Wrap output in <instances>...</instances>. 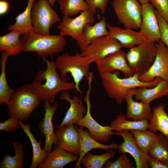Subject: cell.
I'll use <instances>...</instances> for the list:
<instances>
[{"mask_svg": "<svg viewBox=\"0 0 168 168\" xmlns=\"http://www.w3.org/2000/svg\"><path fill=\"white\" fill-rule=\"evenodd\" d=\"M43 60L46 64V68L37 72L31 85L41 100L53 104L60 91L72 90L75 88V84L61 79L53 60L50 61L46 58Z\"/></svg>", "mask_w": 168, "mask_h": 168, "instance_id": "cell-1", "label": "cell"}, {"mask_svg": "<svg viewBox=\"0 0 168 168\" xmlns=\"http://www.w3.org/2000/svg\"><path fill=\"white\" fill-rule=\"evenodd\" d=\"M119 72L99 73L101 85L109 97L114 99L118 104L125 100L128 91L130 89L142 87L152 88L156 85L161 79L156 78L148 82L141 81L136 74L130 77L121 78Z\"/></svg>", "mask_w": 168, "mask_h": 168, "instance_id": "cell-2", "label": "cell"}, {"mask_svg": "<svg viewBox=\"0 0 168 168\" xmlns=\"http://www.w3.org/2000/svg\"><path fill=\"white\" fill-rule=\"evenodd\" d=\"M54 63L62 80L68 81L66 75L68 73L71 74L75 84V89L81 95L80 83L85 77L87 79L92 60L81 52H76L73 55L65 53L58 56Z\"/></svg>", "mask_w": 168, "mask_h": 168, "instance_id": "cell-3", "label": "cell"}, {"mask_svg": "<svg viewBox=\"0 0 168 168\" xmlns=\"http://www.w3.org/2000/svg\"><path fill=\"white\" fill-rule=\"evenodd\" d=\"M21 40L22 52H35L43 60L62 51L67 44L65 38L60 35H44L34 31L22 35Z\"/></svg>", "mask_w": 168, "mask_h": 168, "instance_id": "cell-4", "label": "cell"}, {"mask_svg": "<svg viewBox=\"0 0 168 168\" xmlns=\"http://www.w3.org/2000/svg\"><path fill=\"white\" fill-rule=\"evenodd\" d=\"M41 100L31 84L25 85L16 89L7 105L9 115L21 121L26 120Z\"/></svg>", "mask_w": 168, "mask_h": 168, "instance_id": "cell-5", "label": "cell"}, {"mask_svg": "<svg viewBox=\"0 0 168 168\" xmlns=\"http://www.w3.org/2000/svg\"><path fill=\"white\" fill-rule=\"evenodd\" d=\"M157 51L156 44L149 40L129 49L126 53V58L134 74L139 76L148 71L155 60Z\"/></svg>", "mask_w": 168, "mask_h": 168, "instance_id": "cell-6", "label": "cell"}, {"mask_svg": "<svg viewBox=\"0 0 168 168\" xmlns=\"http://www.w3.org/2000/svg\"><path fill=\"white\" fill-rule=\"evenodd\" d=\"M48 0H38L33 4L31 12L34 31L39 34L50 35V30L61 20Z\"/></svg>", "mask_w": 168, "mask_h": 168, "instance_id": "cell-7", "label": "cell"}, {"mask_svg": "<svg viewBox=\"0 0 168 168\" xmlns=\"http://www.w3.org/2000/svg\"><path fill=\"white\" fill-rule=\"evenodd\" d=\"M93 74L90 73L88 77V88L86 92L84 101L86 105V113L84 117L75 124L88 129L90 136L98 142L105 143L107 142L116 132H112L110 125L103 126L99 124L92 117L91 113V104L90 100Z\"/></svg>", "mask_w": 168, "mask_h": 168, "instance_id": "cell-8", "label": "cell"}, {"mask_svg": "<svg viewBox=\"0 0 168 168\" xmlns=\"http://www.w3.org/2000/svg\"><path fill=\"white\" fill-rule=\"evenodd\" d=\"M112 7L119 23L125 28H140L142 4L137 0H114Z\"/></svg>", "mask_w": 168, "mask_h": 168, "instance_id": "cell-9", "label": "cell"}, {"mask_svg": "<svg viewBox=\"0 0 168 168\" xmlns=\"http://www.w3.org/2000/svg\"><path fill=\"white\" fill-rule=\"evenodd\" d=\"M95 14L89 8L81 12L74 18L63 16L57 26L59 35L71 37L76 41L82 35L84 29L88 24L92 25L95 22Z\"/></svg>", "mask_w": 168, "mask_h": 168, "instance_id": "cell-10", "label": "cell"}, {"mask_svg": "<svg viewBox=\"0 0 168 168\" xmlns=\"http://www.w3.org/2000/svg\"><path fill=\"white\" fill-rule=\"evenodd\" d=\"M156 44L157 51L153 64L148 71L139 76V78L148 82L159 78L168 82V48L161 40Z\"/></svg>", "mask_w": 168, "mask_h": 168, "instance_id": "cell-11", "label": "cell"}, {"mask_svg": "<svg viewBox=\"0 0 168 168\" xmlns=\"http://www.w3.org/2000/svg\"><path fill=\"white\" fill-rule=\"evenodd\" d=\"M122 48L117 40L108 35L100 37L93 41L82 53L95 63L121 50Z\"/></svg>", "mask_w": 168, "mask_h": 168, "instance_id": "cell-12", "label": "cell"}, {"mask_svg": "<svg viewBox=\"0 0 168 168\" xmlns=\"http://www.w3.org/2000/svg\"><path fill=\"white\" fill-rule=\"evenodd\" d=\"M99 73H112L121 72L125 77L133 76L134 73L129 66L126 58V53L121 50L111 54L95 62Z\"/></svg>", "mask_w": 168, "mask_h": 168, "instance_id": "cell-13", "label": "cell"}, {"mask_svg": "<svg viewBox=\"0 0 168 168\" xmlns=\"http://www.w3.org/2000/svg\"><path fill=\"white\" fill-rule=\"evenodd\" d=\"M116 135L121 136L123 142L119 145L118 152L120 154L128 153L133 158L137 168H148L149 156L138 147L133 134L128 130L116 132Z\"/></svg>", "mask_w": 168, "mask_h": 168, "instance_id": "cell-14", "label": "cell"}, {"mask_svg": "<svg viewBox=\"0 0 168 168\" xmlns=\"http://www.w3.org/2000/svg\"><path fill=\"white\" fill-rule=\"evenodd\" d=\"M58 104L54 103L53 105L48 101H45L44 107L45 113L43 121L39 122L38 126L40 133L45 138V142L44 149L48 153L51 151L52 146H57L58 139L54 132L52 124V119L57 110Z\"/></svg>", "mask_w": 168, "mask_h": 168, "instance_id": "cell-15", "label": "cell"}, {"mask_svg": "<svg viewBox=\"0 0 168 168\" xmlns=\"http://www.w3.org/2000/svg\"><path fill=\"white\" fill-rule=\"evenodd\" d=\"M139 31L153 42L160 40V32L155 10L150 2L142 4V21Z\"/></svg>", "mask_w": 168, "mask_h": 168, "instance_id": "cell-16", "label": "cell"}, {"mask_svg": "<svg viewBox=\"0 0 168 168\" xmlns=\"http://www.w3.org/2000/svg\"><path fill=\"white\" fill-rule=\"evenodd\" d=\"M55 133L58 139L57 146L79 157L80 135L74 124L58 128Z\"/></svg>", "mask_w": 168, "mask_h": 168, "instance_id": "cell-17", "label": "cell"}, {"mask_svg": "<svg viewBox=\"0 0 168 168\" xmlns=\"http://www.w3.org/2000/svg\"><path fill=\"white\" fill-rule=\"evenodd\" d=\"M109 34L108 35L117 40L122 47L131 49L148 40L139 31L125 28L122 29L107 23Z\"/></svg>", "mask_w": 168, "mask_h": 168, "instance_id": "cell-18", "label": "cell"}, {"mask_svg": "<svg viewBox=\"0 0 168 168\" xmlns=\"http://www.w3.org/2000/svg\"><path fill=\"white\" fill-rule=\"evenodd\" d=\"M59 99L68 102L70 107L61 123L57 127V128L75 124L83 118L86 114V108L78 96H74L71 98L70 94L67 91H64L60 95Z\"/></svg>", "mask_w": 168, "mask_h": 168, "instance_id": "cell-19", "label": "cell"}, {"mask_svg": "<svg viewBox=\"0 0 168 168\" xmlns=\"http://www.w3.org/2000/svg\"><path fill=\"white\" fill-rule=\"evenodd\" d=\"M109 34L106 18L103 16L99 22L94 25L88 24L86 26L82 35L76 40V44L82 53L93 41Z\"/></svg>", "mask_w": 168, "mask_h": 168, "instance_id": "cell-20", "label": "cell"}, {"mask_svg": "<svg viewBox=\"0 0 168 168\" xmlns=\"http://www.w3.org/2000/svg\"><path fill=\"white\" fill-rule=\"evenodd\" d=\"M75 127L79 132L80 135V155L74 168H81V164L83 157L87 152L94 149L99 148L108 151L111 149L118 150L119 145L114 143L106 145L100 143L91 137L89 134L88 130L84 131L82 127Z\"/></svg>", "mask_w": 168, "mask_h": 168, "instance_id": "cell-21", "label": "cell"}, {"mask_svg": "<svg viewBox=\"0 0 168 168\" xmlns=\"http://www.w3.org/2000/svg\"><path fill=\"white\" fill-rule=\"evenodd\" d=\"M133 96V94L129 90L125 99L127 104L126 118L134 121L149 120L152 113L150 104L142 101H135Z\"/></svg>", "mask_w": 168, "mask_h": 168, "instance_id": "cell-22", "label": "cell"}, {"mask_svg": "<svg viewBox=\"0 0 168 168\" xmlns=\"http://www.w3.org/2000/svg\"><path fill=\"white\" fill-rule=\"evenodd\" d=\"M130 90L133 94L136 100L150 104L154 100L168 96V82L162 80L152 88L142 87Z\"/></svg>", "mask_w": 168, "mask_h": 168, "instance_id": "cell-23", "label": "cell"}, {"mask_svg": "<svg viewBox=\"0 0 168 168\" xmlns=\"http://www.w3.org/2000/svg\"><path fill=\"white\" fill-rule=\"evenodd\" d=\"M79 157L58 147L48 153L43 163L39 168H63L68 164L77 162Z\"/></svg>", "mask_w": 168, "mask_h": 168, "instance_id": "cell-24", "label": "cell"}, {"mask_svg": "<svg viewBox=\"0 0 168 168\" xmlns=\"http://www.w3.org/2000/svg\"><path fill=\"white\" fill-rule=\"evenodd\" d=\"M148 129L155 133L159 132L168 138V114L165 110L164 103L153 108L148 120Z\"/></svg>", "mask_w": 168, "mask_h": 168, "instance_id": "cell-25", "label": "cell"}, {"mask_svg": "<svg viewBox=\"0 0 168 168\" xmlns=\"http://www.w3.org/2000/svg\"><path fill=\"white\" fill-rule=\"evenodd\" d=\"M21 33L12 30L0 37V51L5 52L10 56H15L22 52Z\"/></svg>", "mask_w": 168, "mask_h": 168, "instance_id": "cell-26", "label": "cell"}, {"mask_svg": "<svg viewBox=\"0 0 168 168\" xmlns=\"http://www.w3.org/2000/svg\"><path fill=\"white\" fill-rule=\"evenodd\" d=\"M112 131L119 133L123 130H146L148 129V120L140 121L130 120L125 115L120 113L111 122Z\"/></svg>", "mask_w": 168, "mask_h": 168, "instance_id": "cell-27", "label": "cell"}, {"mask_svg": "<svg viewBox=\"0 0 168 168\" xmlns=\"http://www.w3.org/2000/svg\"><path fill=\"white\" fill-rule=\"evenodd\" d=\"M35 1V0H28L25 10L16 17L15 22L8 26L9 30L18 31L22 35L34 31L31 22V12L33 4Z\"/></svg>", "mask_w": 168, "mask_h": 168, "instance_id": "cell-28", "label": "cell"}, {"mask_svg": "<svg viewBox=\"0 0 168 168\" xmlns=\"http://www.w3.org/2000/svg\"><path fill=\"white\" fill-rule=\"evenodd\" d=\"M20 127L29 138L32 147L33 157L29 168H36L41 165L45 159L48 153L41 148V141L38 142L30 132V125L24 124L19 120Z\"/></svg>", "mask_w": 168, "mask_h": 168, "instance_id": "cell-29", "label": "cell"}, {"mask_svg": "<svg viewBox=\"0 0 168 168\" xmlns=\"http://www.w3.org/2000/svg\"><path fill=\"white\" fill-rule=\"evenodd\" d=\"M1 54L0 75V105L4 103L7 105L11 100L15 91L10 88L7 82L6 74V63L10 56L5 52H2Z\"/></svg>", "mask_w": 168, "mask_h": 168, "instance_id": "cell-30", "label": "cell"}, {"mask_svg": "<svg viewBox=\"0 0 168 168\" xmlns=\"http://www.w3.org/2000/svg\"><path fill=\"white\" fill-rule=\"evenodd\" d=\"M135 142L139 148L147 154L157 141L158 135L149 130H131Z\"/></svg>", "mask_w": 168, "mask_h": 168, "instance_id": "cell-31", "label": "cell"}, {"mask_svg": "<svg viewBox=\"0 0 168 168\" xmlns=\"http://www.w3.org/2000/svg\"><path fill=\"white\" fill-rule=\"evenodd\" d=\"M15 151V155L11 156L10 154H5L0 163V168H22V161L25 158V152L23 145L17 142L11 141Z\"/></svg>", "mask_w": 168, "mask_h": 168, "instance_id": "cell-32", "label": "cell"}, {"mask_svg": "<svg viewBox=\"0 0 168 168\" xmlns=\"http://www.w3.org/2000/svg\"><path fill=\"white\" fill-rule=\"evenodd\" d=\"M58 2L63 16L71 17L89 9L85 0H58Z\"/></svg>", "mask_w": 168, "mask_h": 168, "instance_id": "cell-33", "label": "cell"}, {"mask_svg": "<svg viewBox=\"0 0 168 168\" xmlns=\"http://www.w3.org/2000/svg\"><path fill=\"white\" fill-rule=\"evenodd\" d=\"M148 152L149 156L168 164V138L161 133Z\"/></svg>", "mask_w": 168, "mask_h": 168, "instance_id": "cell-34", "label": "cell"}, {"mask_svg": "<svg viewBox=\"0 0 168 168\" xmlns=\"http://www.w3.org/2000/svg\"><path fill=\"white\" fill-rule=\"evenodd\" d=\"M114 156L115 153L112 150L100 155L88 152L83 157L81 163L86 168H101L108 160Z\"/></svg>", "mask_w": 168, "mask_h": 168, "instance_id": "cell-35", "label": "cell"}, {"mask_svg": "<svg viewBox=\"0 0 168 168\" xmlns=\"http://www.w3.org/2000/svg\"><path fill=\"white\" fill-rule=\"evenodd\" d=\"M104 168H133V163L126 153L121 154L119 158L113 162L108 160L103 166Z\"/></svg>", "mask_w": 168, "mask_h": 168, "instance_id": "cell-36", "label": "cell"}, {"mask_svg": "<svg viewBox=\"0 0 168 168\" xmlns=\"http://www.w3.org/2000/svg\"><path fill=\"white\" fill-rule=\"evenodd\" d=\"M168 24V0H148Z\"/></svg>", "mask_w": 168, "mask_h": 168, "instance_id": "cell-37", "label": "cell"}, {"mask_svg": "<svg viewBox=\"0 0 168 168\" xmlns=\"http://www.w3.org/2000/svg\"><path fill=\"white\" fill-rule=\"evenodd\" d=\"M159 27L161 40L168 48V24L155 10Z\"/></svg>", "mask_w": 168, "mask_h": 168, "instance_id": "cell-38", "label": "cell"}, {"mask_svg": "<svg viewBox=\"0 0 168 168\" xmlns=\"http://www.w3.org/2000/svg\"><path fill=\"white\" fill-rule=\"evenodd\" d=\"M87 3L89 8L95 14L97 9H99L101 13L105 12L107 2L109 0H85Z\"/></svg>", "mask_w": 168, "mask_h": 168, "instance_id": "cell-39", "label": "cell"}, {"mask_svg": "<svg viewBox=\"0 0 168 168\" xmlns=\"http://www.w3.org/2000/svg\"><path fill=\"white\" fill-rule=\"evenodd\" d=\"M19 120L11 117L3 122L0 123V130L12 132L20 127Z\"/></svg>", "mask_w": 168, "mask_h": 168, "instance_id": "cell-40", "label": "cell"}, {"mask_svg": "<svg viewBox=\"0 0 168 168\" xmlns=\"http://www.w3.org/2000/svg\"><path fill=\"white\" fill-rule=\"evenodd\" d=\"M148 164L149 167L152 168H168V164L149 156Z\"/></svg>", "mask_w": 168, "mask_h": 168, "instance_id": "cell-41", "label": "cell"}, {"mask_svg": "<svg viewBox=\"0 0 168 168\" xmlns=\"http://www.w3.org/2000/svg\"><path fill=\"white\" fill-rule=\"evenodd\" d=\"M9 7L8 2L4 0L0 1V15L1 16L4 15L8 11Z\"/></svg>", "mask_w": 168, "mask_h": 168, "instance_id": "cell-42", "label": "cell"}, {"mask_svg": "<svg viewBox=\"0 0 168 168\" xmlns=\"http://www.w3.org/2000/svg\"><path fill=\"white\" fill-rule=\"evenodd\" d=\"M138 1L142 4H145L149 2L148 0H137Z\"/></svg>", "mask_w": 168, "mask_h": 168, "instance_id": "cell-43", "label": "cell"}, {"mask_svg": "<svg viewBox=\"0 0 168 168\" xmlns=\"http://www.w3.org/2000/svg\"><path fill=\"white\" fill-rule=\"evenodd\" d=\"M51 6L52 7L55 4L56 0H48Z\"/></svg>", "mask_w": 168, "mask_h": 168, "instance_id": "cell-44", "label": "cell"}]
</instances>
